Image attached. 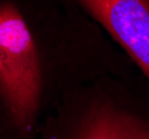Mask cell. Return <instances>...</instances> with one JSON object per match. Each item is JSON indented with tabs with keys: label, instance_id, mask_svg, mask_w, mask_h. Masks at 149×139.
<instances>
[{
	"label": "cell",
	"instance_id": "cell-1",
	"mask_svg": "<svg viewBox=\"0 0 149 139\" xmlns=\"http://www.w3.org/2000/svg\"><path fill=\"white\" fill-rule=\"evenodd\" d=\"M41 66L37 47L13 3L0 5V94L13 125L28 135L41 97Z\"/></svg>",
	"mask_w": 149,
	"mask_h": 139
},
{
	"label": "cell",
	"instance_id": "cell-2",
	"mask_svg": "<svg viewBox=\"0 0 149 139\" xmlns=\"http://www.w3.org/2000/svg\"><path fill=\"white\" fill-rule=\"evenodd\" d=\"M149 80V0H77Z\"/></svg>",
	"mask_w": 149,
	"mask_h": 139
},
{
	"label": "cell",
	"instance_id": "cell-3",
	"mask_svg": "<svg viewBox=\"0 0 149 139\" xmlns=\"http://www.w3.org/2000/svg\"><path fill=\"white\" fill-rule=\"evenodd\" d=\"M81 139H149V120L110 102L93 104L69 135Z\"/></svg>",
	"mask_w": 149,
	"mask_h": 139
}]
</instances>
